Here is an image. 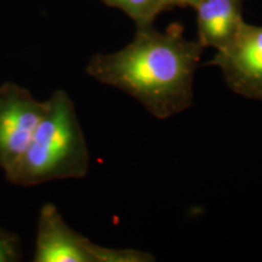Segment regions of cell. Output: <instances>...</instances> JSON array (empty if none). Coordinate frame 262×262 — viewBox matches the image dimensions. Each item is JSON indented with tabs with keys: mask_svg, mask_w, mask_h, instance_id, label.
Here are the masks:
<instances>
[{
	"mask_svg": "<svg viewBox=\"0 0 262 262\" xmlns=\"http://www.w3.org/2000/svg\"><path fill=\"white\" fill-rule=\"evenodd\" d=\"M22 256L21 238L15 232L0 227V262H18Z\"/></svg>",
	"mask_w": 262,
	"mask_h": 262,
	"instance_id": "8",
	"label": "cell"
},
{
	"mask_svg": "<svg viewBox=\"0 0 262 262\" xmlns=\"http://www.w3.org/2000/svg\"><path fill=\"white\" fill-rule=\"evenodd\" d=\"M48 108V100H37L25 86L0 84V169L8 176L31 142Z\"/></svg>",
	"mask_w": 262,
	"mask_h": 262,
	"instance_id": "4",
	"label": "cell"
},
{
	"mask_svg": "<svg viewBox=\"0 0 262 262\" xmlns=\"http://www.w3.org/2000/svg\"><path fill=\"white\" fill-rule=\"evenodd\" d=\"M208 64L217 66L234 94L262 102V27L245 25Z\"/></svg>",
	"mask_w": 262,
	"mask_h": 262,
	"instance_id": "5",
	"label": "cell"
},
{
	"mask_svg": "<svg viewBox=\"0 0 262 262\" xmlns=\"http://www.w3.org/2000/svg\"><path fill=\"white\" fill-rule=\"evenodd\" d=\"M202 51L201 42L186 40L180 28L159 33L147 26L140 27L122 50L91 57L85 72L98 83L135 98L163 120L192 106Z\"/></svg>",
	"mask_w": 262,
	"mask_h": 262,
	"instance_id": "1",
	"label": "cell"
},
{
	"mask_svg": "<svg viewBox=\"0 0 262 262\" xmlns=\"http://www.w3.org/2000/svg\"><path fill=\"white\" fill-rule=\"evenodd\" d=\"M199 0H164L166 8L171 5H181V6H193L195 8V5L198 4Z\"/></svg>",
	"mask_w": 262,
	"mask_h": 262,
	"instance_id": "9",
	"label": "cell"
},
{
	"mask_svg": "<svg viewBox=\"0 0 262 262\" xmlns=\"http://www.w3.org/2000/svg\"><path fill=\"white\" fill-rule=\"evenodd\" d=\"M34 262H152L153 255L129 248H107L71 227L54 203L40 208Z\"/></svg>",
	"mask_w": 262,
	"mask_h": 262,
	"instance_id": "3",
	"label": "cell"
},
{
	"mask_svg": "<svg viewBox=\"0 0 262 262\" xmlns=\"http://www.w3.org/2000/svg\"><path fill=\"white\" fill-rule=\"evenodd\" d=\"M199 42L221 50L234 37L242 21V0H199Z\"/></svg>",
	"mask_w": 262,
	"mask_h": 262,
	"instance_id": "6",
	"label": "cell"
},
{
	"mask_svg": "<svg viewBox=\"0 0 262 262\" xmlns=\"http://www.w3.org/2000/svg\"><path fill=\"white\" fill-rule=\"evenodd\" d=\"M107 4L124 10L139 27H147L162 10L166 8L164 0H104Z\"/></svg>",
	"mask_w": 262,
	"mask_h": 262,
	"instance_id": "7",
	"label": "cell"
},
{
	"mask_svg": "<svg viewBox=\"0 0 262 262\" xmlns=\"http://www.w3.org/2000/svg\"><path fill=\"white\" fill-rule=\"evenodd\" d=\"M89 170V147L73 100L67 91L55 90L27 149L5 179L19 187H33L84 179Z\"/></svg>",
	"mask_w": 262,
	"mask_h": 262,
	"instance_id": "2",
	"label": "cell"
}]
</instances>
